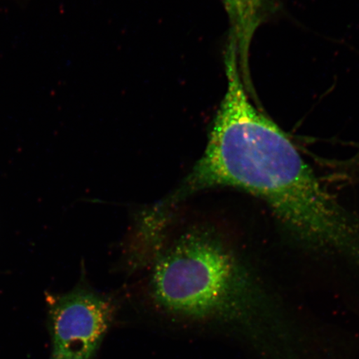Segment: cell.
Here are the masks:
<instances>
[{"label": "cell", "mask_w": 359, "mask_h": 359, "mask_svg": "<svg viewBox=\"0 0 359 359\" xmlns=\"http://www.w3.org/2000/svg\"><path fill=\"white\" fill-rule=\"evenodd\" d=\"M224 60L227 90L204 154L161 208L208 188H238L266 201L307 243L359 257L358 224L325 191L285 133L250 102L235 48H227Z\"/></svg>", "instance_id": "obj_1"}, {"label": "cell", "mask_w": 359, "mask_h": 359, "mask_svg": "<svg viewBox=\"0 0 359 359\" xmlns=\"http://www.w3.org/2000/svg\"><path fill=\"white\" fill-rule=\"evenodd\" d=\"M247 285L245 269L219 238L192 228L156 260L150 293L168 316L201 323L230 316Z\"/></svg>", "instance_id": "obj_2"}, {"label": "cell", "mask_w": 359, "mask_h": 359, "mask_svg": "<svg viewBox=\"0 0 359 359\" xmlns=\"http://www.w3.org/2000/svg\"><path fill=\"white\" fill-rule=\"evenodd\" d=\"M52 359H94L114 316L110 300L88 290L62 296L51 312Z\"/></svg>", "instance_id": "obj_3"}, {"label": "cell", "mask_w": 359, "mask_h": 359, "mask_svg": "<svg viewBox=\"0 0 359 359\" xmlns=\"http://www.w3.org/2000/svg\"><path fill=\"white\" fill-rule=\"evenodd\" d=\"M226 12L231 15H242L257 8L262 0H222Z\"/></svg>", "instance_id": "obj_4"}]
</instances>
